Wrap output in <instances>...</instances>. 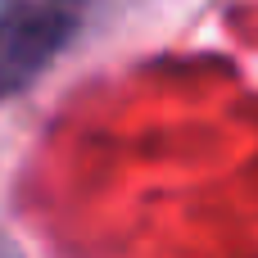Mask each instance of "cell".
I'll list each match as a JSON object with an SVG mask.
<instances>
[{
  "mask_svg": "<svg viewBox=\"0 0 258 258\" xmlns=\"http://www.w3.org/2000/svg\"><path fill=\"white\" fill-rule=\"evenodd\" d=\"M86 0H0V100L36 77L77 32Z\"/></svg>",
  "mask_w": 258,
  "mask_h": 258,
  "instance_id": "obj_1",
  "label": "cell"
},
{
  "mask_svg": "<svg viewBox=\"0 0 258 258\" xmlns=\"http://www.w3.org/2000/svg\"><path fill=\"white\" fill-rule=\"evenodd\" d=\"M0 258H23V254H18V249H14V245H9V240L0 236Z\"/></svg>",
  "mask_w": 258,
  "mask_h": 258,
  "instance_id": "obj_2",
  "label": "cell"
}]
</instances>
